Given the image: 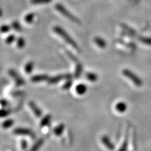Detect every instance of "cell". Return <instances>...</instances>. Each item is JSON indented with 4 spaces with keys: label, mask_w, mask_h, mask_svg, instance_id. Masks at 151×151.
Masks as SVG:
<instances>
[{
    "label": "cell",
    "mask_w": 151,
    "mask_h": 151,
    "mask_svg": "<svg viewBox=\"0 0 151 151\" xmlns=\"http://www.w3.org/2000/svg\"><path fill=\"white\" fill-rule=\"evenodd\" d=\"M53 30L55 31V32L58 34L60 37H61L62 39L66 41V42L69 43V44L72 46L73 48H75L76 50H80V48H79V47L78 45H77V43H76V41L73 40L72 38L68 35V34L62 28H61L60 27H58V26H56V27H54Z\"/></svg>",
    "instance_id": "1"
},
{
    "label": "cell",
    "mask_w": 151,
    "mask_h": 151,
    "mask_svg": "<svg viewBox=\"0 0 151 151\" xmlns=\"http://www.w3.org/2000/svg\"><path fill=\"white\" fill-rule=\"evenodd\" d=\"M55 9L59 11L60 14L63 15L64 16H65V18H67L69 19V20H70L71 21H73V22H75V23H78V24L79 23V22H80L78 19L76 18L73 14H71L69 11L67 10L65 7H64L63 5L60 4H57L55 5Z\"/></svg>",
    "instance_id": "2"
},
{
    "label": "cell",
    "mask_w": 151,
    "mask_h": 151,
    "mask_svg": "<svg viewBox=\"0 0 151 151\" xmlns=\"http://www.w3.org/2000/svg\"><path fill=\"white\" fill-rule=\"evenodd\" d=\"M122 74H123L124 76H126L127 78H129L130 81H132L136 86L137 87L142 86L143 85L142 80H141L138 76L136 75L134 73L132 72V71L129 70V69H124V70L122 71Z\"/></svg>",
    "instance_id": "3"
},
{
    "label": "cell",
    "mask_w": 151,
    "mask_h": 151,
    "mask_svg": "<svg viewBox=\"0 0 151 151\" xmlns=\"http://www.w3.org/2000/svg\"><path fill=\"white\" fill-rule=\"evenodd\" d=\"M14 134L16 135H20V136H27V137H30L32 138H35V135L33 133L32 130L27 128H16L14 130Z\"/></svg>",
    "instance_id": "4"
},
{
    "label": "cell",
    "mask_w": 151,
    "mask_h": 151,
    "mask_svg": "<svg viewBox=\"0 0 151 151\" xmlns=\"http://www.w3.org/2000/svg\"><path fill=\"white\" fill-rule=\"evenodd\" d=\"M71 78V76L69 74H62V75H58L56 76L52 77V78H48V83L50 84H55L57 83L60 82V81L65 80V79H69Z\"/></svg>",
    "instance_id": "5"
},
{
    "label": "cell",
    "mask_w": 151,
    "mask_h": 151,
    "mask_svg": "<svg viewBox=\"0 0 151 151\" xmlns=\"http://www.w3.org/2000/svg\"><path fill=\"white\" fill-rule=\"evenodd\" d=\"M9 73L12 78H14L15 82L16 83L17 86H23L24 84V81L23 79H22L14 70L11 69V70L9 71Z\"/></svg>",
    "instance_id": "6"
},
{
    "label": "cell",
    "mask_w": 151,
    "mask_h": 151,
    "mask_svg": "<svg viewBox=\"0 0 151 151\" xmlns=\"http://www.w3.org/2000/svg\"><path fill=\"white\" fill-rule=\"evenodd\" d=\"M29 108L31 109V110L32 111V112L34 113V114H35L37 118H40V117H41V116H42V111H41V109L37 106L35 103H34L33 101H29Z\"/></svg>",
    "instance_id": "7"
},
{
    "label": "cell",
    "mask_w": 151,
    "mask_h": 151,
    "mask_svg": "<svg viewBox=\"0 0 151 151\" xmlns=\"http://www.w3.org/2000/svg\"><path fill=\"white\" fill-rule=\"evenodd\" d=\"M101 141H102L103 144L109 150H113L115 149V146L113 145V143L111 142L110 139L107 137V136H103L101 137Z\"/></svg>",
    "instance_id": "8"
},
{
    "label": "cell",
    "mask_w": 151,
    "mask_h": 151,
    "mask_svg": "<svg viewBox=\"0 0 151 151\" xmlns=\"http://www.w3.org/2000/svg\"><path fill=\"white\" fill-rule=\"evenodd\" d=\"M48 76L46 74H40V75H35L33 76L31 78V81L35 83H39V82H42L44 81H48Z\"/></svg>",
    "instance_id": "9"
},
{
    "label": "cell",
    "mask_w": 151,
    "mask_h": 151,
    "mask_svg": "<svg viewBox=\"0 0 151 151\" xmlns=\"http://www.w3.org/2000/svg\"><path fill=\"white\" fill-rule=\"evenodd\" d=\"M75 90L78 95H83V94H84L87 92L88 88H87V86L85 84L80 83L76 86Z\"/></svg>",
    "instance_id": "10"
},
{
    "label": "cell",
    "mask_w": 151,
    "mask_h": 151,
    "mask_svg": "<svg viewBox=\"0 0 151 151\" xmlns=\"http://www.w3.org/2000/svg\"><path fill=\"white\" fill-rule=\"evenodd\" d=\"M65 126L63 123L58 124V125L55 127V129H53L54 134L57 136V137H60V136H61L62 134V133H63L64 130H65Z\"/></svg>",
    "instance_id": "11"
},
{
    "label": "cell",
    "mask_w": 151,
    "mask_h": 151,
    "mask_svg": "<svg viewBox=\"0 0 151 151\" xmlns=\"http://www.w3.org/2000/svg\"><path fill=\"white\" fill-rule=\"evenodd\" d=\"M115 108H116V110L118 111V112L122 113L125 112V111L127 110V104L124 102H119L118 104H116Z\"/></svg>",
    "instance_id": "12"
},
{
    "label": "cell",
    "mask_w": 151,
    "mask_h": 151,
    "mask_svg": "<svg viewBox=\"0 0 151 151\" xmlns=\"http://www.w3.org/2000/svg\"><path fill=\"white\" fill-rule=\"evenodd\" d=\"M94 42L97 44L98 47L101 48H104L106 46V43L103 39L100 37H95L94 39Z\"/></svg>",
    "instance_id": "13"
},
{
    "label": "cell",
    "mask_w": 151,
    "mask_h": 151,
    "mask_svg": "<svg viewBox=\"0 0 151 151\" xmlns=\"http://www.w3.org/2000/svg\"><path fill=\"white\" fill-rule=\"evenodd\" d=\"M34 66H35V64L32 61H29L26 64L25 66H24V71H25L27 74H30L32 72Z\"/></svg>",
    "instance_id": "14"
},
{
    "label": "cell",
    "mask_w": 151,
    "mask_h": 151,
    "mask_svg": "<svg viewBox=\"0 0 151 151\" xmlns=\"http://www.w3.org/2000/svg\"><path fill=\"white\" fill-rule=\"evenodd\" d=\"M50 120H51V116H50V115H47V116H45L44 118L41 120L40 126L41 127H46V126H47L49 124Z\"/></svg>",
    "instance_id": "15"
},
{
    "label": "cell",
    "mask_w": 151,
    "mask_h": 151,
    "mask_svg": "<svg viewBox=\"0 0 151 151\" xmlns=\"http://www.w3.org/2000/svg\"><path fill=\"white\" fill-rule=\"evenodd\" d=\"M86 78L90 82H95L97 81L98 76L95 73L93 72H88L86 73Z\"/></svg>",
    "instance_id": "16"
},
{
    "label": "cell",
    "mask_w": 151,
    "mask_h": 151,
    "mask_svg": "<svg viewBox=\"0 0 151 151\" xmlns=\"http://www.w3.org/2000/svg\"><path fill=\"white\" fill-rule=\"evenodd\" d=\"M14 121L12 120V119H7L5 121L3 122V123L1 124V127H2L4 129H9L11 127H12L14 125Z\"/></svg>",
    "instance_id": "17"
},
{
    "label": "cell",
    "mask_w": 151,
    "mask_h": 151,
    "mask_svg": "<svg viewBox=\"0 0 151 151\" xmlns=\"http://www.w3.org/2000/svg\"><path fill=\"white\" fill-rule=\"evenodd\" d=\"M43 143V139H39V140H38L37 142L34 144V146L32 147L29 151H37L39 148H41V146H42Z\"/></svg>",
    "instance_id": "18"
},
{
    "label": "cell",
    "mask_w": 151,
    "mask_h": 151,
    "mask_svg": "<svg viewBox=\"0 0 151 151\" xmlns=\"http://www.w3.org/2000/svg\"><path fill=\"white\" fill-rule=\"evenodd\" d=\"M35 18V14H33V13H30V14H28L24 17V20L27 22V24H31L32 23Z\"/></svg>",
    "instance_id": "19"
},
{
    "label": "cell",
    "mask_w": 151,
    "mask_h": 151,
    "mask_svg": "<svg viewBox=\"0 0 151 151\" xmlns=\"http://www.w3.org/2000/svg\"><path fill=\"white\" fill-rule=\"evenodd\" d=\"M16 44H17V47H18V48H23L24 46H25V41H24L23 38L20 37L18 38V40H17Z\"/></svg>",
    "instance_id": "20"
},
{
    "label": "cell",
    "mask_w": 151,
    "mask_h": 151,
    "mask_svg": "<svg viewBox=\"0 0 151 151\" xmlns=\"http://www.w3.org/2000/svg\"><path fill=\"white\" fill-rule=\"evenodd\" d=\"M52 0H31L32 4H48Z\"/></svg>",
    "instance_id": "21"
},
{
    "label": "cell",
    "mask_w": 151,
    "mask_h": 151,
    "mask_svg": "<svg viewBox=\"0 0 151 151\" xmlns=\"http://www.w3.org/2000/svg\"><path fill=\"white\" fill-rule=\"evenodd\" d=\"M141 42L143 43H146L147 45L151 46V38H145V37H141L139 39Z\"/></svg>",
    "instance_id": "22"
},
{
    "label": "cell",
    "mask_w": 151,
    "mask_h": 151,
    "mask_svg": "<svg viewBox=\"0 0 151 151\" xmlns=\"http://www.w3.org/2000/svg\"><path fill=\"white\" fill-rule=\"evenodd\" d=\"M71 83H72V81H71V79H67V81H66L65 83L63 85V86H62V88L65 90L69 89V88L71 86Z\"/></svg>",
    "instance_id": "23"
},
{
    "label": "cell",
    "mask_w": 151,
    "mask_h": 151,
    "mask_svg": "<svg viewBox=\"0 0 151 151\" xmlns=\"http://www.w3.org/2000/svg\"><path fill=\"white\" fill-rule=\"evenodd\" d=\"M127 146H128V143H127V140L125 139V141L122 143L121 147H120V149H119L118 151H127Z\"/></svg>",
    "instance_id": "24"
},
{
    "label": "cell",
    "mask_w": 151,
    "mask_h": 151,
    "mask_svg": "<svg viewBox=\"0 0 151 151\" xmlns=\"http://www.w3.org/2000/svg\"><path fill=\"white\" fill-rule=\"evenodd\" d=\"M12 27L16 31H21V26L18 22H14L12 23Z\"/></svg>",
    "instance_id": "25"
},
{
    "label": "cell",
    "mask_w": 151,
    "mask_h": 151,
    "mask_svg": "<svg viewBox=\"0 0 151 151\" xmlns=\"http://www.w3.org/2000/svg\"><path fill=\"white\" fill-rule=\"evenodd\" d=\"M10 30V27L8 25H2L1 27H0V31L2 33H6V32H8Z\"/></svg>",
    "instance_id": "26"
},
{
    "label": "cell",
    "mask_w": 151,
    "mask_h": 151,
    "mask_svg": "<svg viewBox=\"0 0 151 151\" xmlns=\"http://www.w3.org/2000/svg\"><path fill=\"white\" fill-rule=\"evenodd\" d=\"M14 40H15V36L10 35L6 38V43L7 44H10V43L14 42Z\"/></svg>",
    "instance_id": "27"
},
{
    "label": "cell",
    "mask_w": 151,
    "mask_h": 151,
    "mask_svg": "<svg viewBox=\"0 0 151 151\" xmlns=\"http://www.w3.org/2000/svg\"><path fill=\"white\" fill-rule=\"evenodd\" d=\"M20 146L22 150H25L27 148V142L25 140H22L20 142Z\"/></svg>",
    "instance_id": "28"
},
{
    "label": "cell",
    "mask_w": 151,
    "mask_h": 151,
    "mask_svg": "<svg viewBox=\"0 0 151 151\" xmlns=\"http://www.w3.org/2000/svg\"><path fill=\"white\" fill-rule=\"evenodd\" d=\"M9 114V112L6 110H0V117H6Z\"/></svg>",
    "instance_id": "29"
},
{
    "label": "cell",
    "mask_w": 151,
    "mask_h": 151,
    "mask_svg": "<svg viewBox=\"0 0 151 151\" xmlns=\"http://www.w3.org/2000/svg\"><path fill=\"white\" fill-rule=\"evenodd\" d=\"M1 14H2V12H1V11L0 10V17H1Z\"/></svg>",
    "instance_id": "30"
}]
</instances>
